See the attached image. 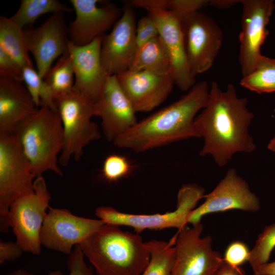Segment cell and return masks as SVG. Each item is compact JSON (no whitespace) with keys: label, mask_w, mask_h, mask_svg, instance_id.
I'll return each mask as SVG.
<instances>
[{"label":"cell","mask_w":275,"mask_h":275,"mask_svg":"<svg viewBox=\"0 0 275 275\" xmlns=\"http://www.w3.org/2000/svg\"><path fill=\"white\" fill-rule=\"evenodd\" d=\"M116 76L136 113L148 112L159 105L175 85L172 74L128 70Z\"/></svg>","instance_id":"cell-18"},{"label":"cell","mask_w":275,"mask_h":275,"mask_svg":"<svg viewBox=\"0 0 275 275\" xmlns=\"http://www.w3.org/2000/svg\"><path fill=\"white\" fill-rule=\"evenodd\" d=\"M72 12V9L57 0H22L17 11L10 18L23 29L45 14Z\"/></svg>","instance_id":"cell-25"},{"label":"cell","mask_w":275,"mask_h":275,"mask_svg":"<svg viewBox=\"0 0 275 275\" xmlns=\"http://www.w3.org/2000/svg\"><path fill=\"white\" fill-rule=\"evenodd\" d=\"M104 223L98 219L80 217L65 209L49 208L40 235L42 246L70 255Z\"/></svg>","instance_id":"cell-11"},{"label":"cell","mask_w":275,"mask_h":275,"mask_svg":"<svg viewBox=\"0 0 275 275\" xmlns=\"http://www.w3.org/2000/svg\"><path fill=\"white\" fill-rule=\"evenodd\" d=\"M14 132H0V231H8L9 209L19 198L34 192L36 178Z\"/></svg>","instance_id":"cell-6"},{"label":"cell","mask_w":275,"mask_h":275,"mask_svg":"<svg viewBox=\"0 0 275 275\" xmlns=\"http://www.w3.org/2000/svg\"><path fill=\"white\" fill-rule=\"evenodd\" d=\"M131 5L145 9L148 13L168 11V0H132Z\"/></svg>","instance_id":"cell-37"},{"label":"cell","mask_w":275,"mask_h":275,"mask_svg":"<svg viewBox=\"0 0 275 275\" xmlns=\"http://www.w3.org/2000/svg\"><path fill=\"white\" fill-rule=\"evenodd\" d=\"M214 275H245V272L241 267L232 266L224 262Z\"/></svg>","instance_id":"cell-38"},{"label":"cell","mask_w":275,"mask_h":275,"mask_svg":"<svg viewBox=\"0 0 275 275\" xmlns=\"http://www.w3.org/2000/svg\"><path fill=\"white\" fill-rule=\"evenodd\" d=\"M129 70L172 74L171 61L159 36L138 47Z\"/></svg>","instance_id":"cell-22"},{"label":"cell","mask_w":275,"mask_h":275,"mask_svg":"<svg viewBox=\"0 0 275 275\" xmlns=\"http://www.w3.org/2000/svg\"><path fill=\"white\" fill-rule=\"evenodd\" d=\"M0 47L22 68L33 66L27 48L24 31L10 18L0 17Z\"/></svg>","instance_id":"cell-23"},{"label":"cell","mask_w":275,"mask_h":275,"mask_svg":"<svg viewBox=\"0 0 275 275\" xmlns=\"http://www.w3.org/2000/svg\"><path fill=\"white\" fill-rule=\"evenodd\" d=\"M102 37L82 45L68 40L67 51L72 61L75 82L73 89L90 98L98 99L109 75L102 65L100 51Z\"/></svg>","instance_id":"cell-20"},{"label":"cell","mask_w":275,"mask_h":275,"mask_svg":"<svg viewBox=\"0 0 275 275\" xmlns=\"http://www.w3.org/2000/svg\"><path fill=\"white\" fill-rule=\"evenodd\" d=\"M75 13V19L67 30L69 40L75 45L88 44L103 36L121 17L122 13L116 6L103 5L99 0H70Z\"/></svg>","instance_id":"cell-16"},{"label":"cell","mask_w":275,"mask_h":275,"mask_svg":"<svg viewBox=\"0 0 275 275\" xmlns=\"http://www.w3.org/2000/svg\"><path fill=\"white\" fill-rule=\"evenodd\" d=\"M250 251L247 245L240 241L230 243L226 249L224 261L232 266L240 267L246 261H249Z\"/></svg>","instance_id":"cell-32"},{"label":"cell","mask_w":275,"mask_h":275,"mask_svg":"<svg viewBox=\"0 0 275 275\" xmlns=\"http://www.w3.org/2000/svg\"><path fill=\"white\" fill-rule=\"evenodd\" d=\"M240 84L258 94L275 92V59L261 55L252 71L243 76Z\"/></svg>","instance_id":"cell-26"},{"label":"cell","mask_w":275,"mask_h":275,"mask_svg":"<svg viewBox=\"0 0 275 275\" xmlns=\"http://www.w3.org/2000/svg\"><path fill=\"white\" fill-rule=\"evenodd\" d=\"M23 252L24 251L16 241H4L1 239L0 264L16 260L21 256Z\"/></svg>","instance_id":"cell-36"},{"label":"cell","mask_w":275,"mask_h":275,"mask_svg":"<svg viewBox=\"0 0 275 275\" xmlns=\"http://www.w3.org/2000/svg\"><path fill=\"white\" fill-rule=\"evenodd\" d=\"M135 113L116 75H109L94 103V116L101 118L106 139L113 142L134 126L138 122Z\"/></svg>","instance_id":"cell-14"},{"label":"cell","mask_w":275,"mask_h":275,"mask_svg":"<svg viewBox=\"0 0 275 275\" xmlns=\"http://www.w3.org/2000/svg\"><path fill=\"white\" fill-rule=\"evenodd\" d=\"M136 24L133 10L126 6L112 31L103 36L101 61L109 75H117L130 68L138 49Z\"/></svg>","instance_id":"cell-15"},{"label":"cell","mask_w":275,"mask_h":275,"mask_svg":"<svg viewBox=\"0 0 275 275\" xmlns=\"http://www.w3.org/2000/svg\"><path fill=\"white\" fill-rule=\"evenodd\" d=\"M241 30L239 34V63L244 76L253 70L262 55L261 48L269 31L266 26L274 9L272 0H241Z\"/></svg>","instance_id":"cell-13"},{"label":"cell","mask_w":275,"mask_h":275,"mask_svg":"<svg viewBox=\"0 0 275 275\" xmlns=\"http://www.w3.org/2000/svg\"><path fill=\"white\" fill-rule=\"evenodd\" d=\"M79 246L98 275H141L151 258L139 233L104 224Z\"/></svg>","instance_id":"cell-3"},{"label":"cell","mask_w":275,"mask_h":275,"mask_svg":"<svg viewBox=\"0 0 275 275\" xmlns=\"http://www.w3.org/2000/svg\"><path fill=\"white\" fill-rule=\"evenodd\" d=\"M34 192L16 200L9 209L10 226L16 242L24 252L39 255L41 252L40 235L49 208L51 195L42 176L34 181Z\"/></svg>","instance_id":"cell-8"},{"label":"cell","mask_w":275,"mask_h":275,"mask_svg":"<svg viewBox=\"0 0 275 275\" xmlns=\"http://www.w3.org/2000/svg\"><path fill=\"white\" fill-rule=\"evenodd\" d=\"M275 247V224L266 226L259 234L255 245L250 251L249 262L254 273L263 265L268 263L270 254Z\"/></svg>","instance_id":"cell-29"},{"label":"cell","mask_w":275,"mask_h":275,"mask_svg":"<svg viewBox=\"0 0 275 275\" xmlns=\"http://www.w3.org/2000/svg\"><path fill=\"white\" fill-rule=\"evenodd\" d=\"M155 21L170 58L175 85L182 91H188L195 84L186 57L181 26V17L171 11L148 13Z\"/></svg>","instance_id":"cell-19"},{"label":"cell","mask_w":275,"mask_h":275,"mask_svg":"<svg viewBox=\"0 0 275 275\" xmlns=\"http://www.w3.org/2000/svg\"><path fill=\"white\" fill-rule=\"evenodd\" d=\"M0 77L23 82L22 68L1 47Z\"/></svg>","instance_id":"cell-33"},{"label":"cell","mask_w":275,"mask_h":275,"mask_svg":"<svg viewBox=\"0 0 275 275\" xmlns=\"http://www.w3.org/2000/svg\"><path fill=\"white\" fill-rule=\"evenodd\" d=\"M39 107L22 82L0 77V132H14Z\"/></svg>","instance_id":"cell-21"},{"label":"cell","mask_w":275,"mask_h":275,"mask_svg":"<svg viewBox=\"0 0 275 275\" xmlns=\"http://www.w3.org/2000/svg\"><path fill=\"white\" fill-rule=\"evenodd\" d=\"M203 229L200 223L178 230L170 275H214L223 264L221 254L212 249L211 237H201Z\"/></svg>","instance_id":"cell-10"},{"label":"cell","mask_w":275,"mask_h":275,"mask_svg":"<svg viewBox=\"0 0 275 275\" xmlns=\"http://www.w3.org/2000/svg\"><path fill=\"white\" fill-rule=\"evenodd\" d=\"M132 170V166L124 156L111 154L105 159L102 173L108 181L115 182L128 175Z\"/></svg>","instance_id":"cell-30"},{"label":"cell","mask_w":275,"mask_h":275,"mask_svg":"<svg viewBox=\"0 0 275 275\" xmlns=\"http://www.w3.org/2000/svg\"><path fill=\"white\" fill-rule=\"evenodd\" d=\"M203 198L204 202L189 214L188 224L197 225L203 216L209 213L232 209L256 212L260 208L258 198L233 168L230 169L216 187Z\"/></svg>","instance_id":"cell-12"},{"label":"cell","mask_w":275,"mask_h":275,"mask_svg":"<svg viewBox=\"0 0 275 275\" xmlns=\"http://www.w3.org/2000/svg\"><path fill=\"white\" fill-rule=\"evenodd\" d=\"M94 102L74 89L55 100L63 133V145L59 158L61 166H67L72 157L79 160L84 148L100 138L97 124L91 121Z\"/></svg>","instance_id":"cell-5"},{"label":"cell","mask_w":275,"mask_h":275,"mask_svg":"<svg viewBox=\"0 0 275 275\" xmlns=\"http://www.w3.org/2000/svg\"><path fill=\"white\" fill-rule=\"evenodd\" d=\"M176 235L169 242L153 239L146 242L150 260L141 275H170L176 256Z\"/></svg>","instance_id":"cell-24"},{"label":"cell","mask_w":275,"mask_h":275,"mask_svg":"<svg viewBox=\"0 0 275 275\" xmlns=\"http://www.w3.org/2000/svg\"><path fill=\"white\" fill-rule=\"evenodd\" d=\"M79 244L74 246L67 261L69 275H95L93 269L85 260Z\"/></svg>","instance_id":"cell-34"},{"label":"cell","mask_w":275,"mask_h":275,"mask_svg":"<svg viewBox=\"0 0 275 275\" xmlns=\"http://www.w3.org/2000/svg\"><path fill=\"white\" fill-rule=\"evenodd\" d=\"M268 149L275 153V136L269 143Z\"/></svg>","instance_id":"cell-42"},{"label":"cell","mask_w":275,"mask_h":275,"mask_svg":"<svg viewBox=\"0 0 275 275\" xmlns=\"http://www.w3.org/2000/svg\"><path fill=\"white\" fill-rule=\"evenodd\" d=\"M6 275H33L32 273L29 272L24 269H18L11 272H9ZM48 275H64L62 271L60 270H56L50 272Z\"/></svg>","instance_id":"cell-41"},{"label":"cell","mask_w":275,"mask_h":275,"mask_svg":"<svg viewBox=\"0 0 275 275\" xmlns=\"http://www.w3.org/2000/svg\"><path fill=\"white\" fill-rule=\"evenodd\" d=\"M248 101L238 97L233 84L223 91L212 82L207 104L195 120L196 129L204 140L200 155H210L218 166L224 167L236 153L256 149L249 132L254 115Z\"/></svg>","instance_id":"cell-1"},{"label":"cell","mask_w":275,"mask_h":275,"mask_svg":"<svg viewBox=\"0 0 275 275\" xmlns=\"http://www.w3.org/2000/svg\"><path fill=\"white\" fill-rule=\"evenodd\" d=\"M241 3V0H211L209 5L216 8L223 9L232 7L236 4Z\"/></svg>","instance_id":"cell-39"},{"label":"cell","mask_w":275,"mask_h":275,"mask_svg":"<svg viewBox=\"0 0 275 275\" xmlns=\"http://www.w3.org/2000/svg\"><path fill=\"white\" fill-rule=\"evenodd\" d=\"M22 80L38 107L46 105L57 111L50 88L33 66H26L22 68Z\"/></svg>","instance_id":"cell-28"},{"label":"cell","mask_w":275,"mask_h":275,"mask_svg":"<svg viewBox=\"0 0 275 275\" xmlns=\"http://www.w3.org/2000/svg\"><path fill=\"white\" fill-rule=\"evenodd\" d=\"M204 196L202 187L188 184L179 189L177 207L173 211L162 214H135L122 212L109 206H101L96 208L95 214L104 224L130 227L137 233L147 229L174 228L180 230L187 226L189 214Z\"/></svg>","instance_id":"cell-7"},{"label":"cell","mask_w":275,"mask_h":275,"mask_svg":"<svg viewBox=\"0 0 275 275\" xmlns=\"http://www.w3.org/2000/svg\"><path fill=\"white\" fill-rule=\"evenodd\" d=\"M209 89L206 81L196 84L178 100L138 121L113 143L117 147L140 152L191 138H200L195 120L207 104Z\"/></svg>","instance_id":"cell-2"},{"label":"cell","mask_w":275,"mask_h":275,"mask_svg":"<svg viewBox=\"0 0 275 275\" xmlns=\"http://www.w3.org/2000/svg\"><path fill=\"white\" fill-rule=\"evenodd\" d=\"M14 132L36 177L47 171L63 176L58 157L63 148V133L57 111L42 105Z\"/></svg>","instance_id":"cell-4"},{"label":"cell","mask_w":275,"mask_h":275,"mask_svg":"<svg viewBox=\"0 0 275 275\" xmlns=\"http://www.w3.org/2000/svg\"><path fill=\"white\" fill-rule=\"evenodd\" d=\"M207 0H168V11L172 12L181 17L183 15L199 11L209 4Z\"/></svg>","instance_id":"cell-35"},{"label":"cell","mask_w":275,"mask_h":275,"mask_svg":"<svg viewBox=\"0 0 275 275\" xmlns=\"http://www.w3.org/2000/svg\"><path fill=\"white\" fill-rule=\"evenodd\" d=\"M74 75L72 61L67 51L58 60L44 78L52 92L54 101L73 90Z\"/></svg>","instance_id":"cell-27"},{"label":"cell","mask_w":275,"mask_h":275,"mask_svg":"<svg viewBox=\"0 0 275 275\" xmlns=\"http://www.w3.org/2000/svg\"><path fill=\"white\" fill-rule=\"evenodd\" d=\"M255 275H275V261L261 266L254 273Z\"/></svg>","instance_id":"cell-40"},{"label":"cell","mask_w":275,"mask_h":275,"mask_svg":"<svg viewBox=\"0 0 275 275\" xmlns=\"http://www.w3.org/2000/svg\"><path fill=\"white\" fill-rule=\"evenodd\" d=\"M159 36L158 27L154 19L147 15L140 18L136 24L135 37L138 47Z\"/></svg>","instance_id":"cell-31"},{"label":"cell","mask_w":275,"mask_h":275,"mask_svg":"<svg viewBox=\"0 0 275 275\" xmlns=\"http://www.w3.org/2000/svg\"><path fill=\"white\" fill-rule=\"evenodd\" d=\"M188 65L194 76L210 69L219 52L223 34L211 17L195 11L181 17Z\"/></svg>","instance_id":"cell-9"},{"label":"cell","mask_w":275,"mask_h":275,"mask_svg":"<svg viewBox=\"0 0 275 275\" xmlns=\"http://www.w3.org/2000/svg\"><path fill=\"white\" fill-rule=\"evenodd\" d=\"M62 14L53 13L38 28L24 31L28 49L43 78L54 61L67 51L69 39Z\"/></svg>","instance_id":"cell-17"}]
</instances>
